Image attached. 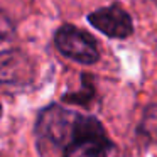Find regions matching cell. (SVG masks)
I'll use <instances>...</instances> for the list:
<instances>
[{
  "mask_svg": "<svg viewBox=\"0 0 157 157\" xmlns=\"http://www.w3.org/2000/svg\"><path fill=\"white\" fill-rule=\"evenodd\" d=\"M54 46L63 56L81 64H95L100 59L96 39L71 24H64L56 31Z\"/></svg>",
  "mask_w": 157,
  "mask_h": 157,
  "instance_id": "cell-2",
  "label": "cell"
},
{
  "mask_svg": "<svg viewBox=\"0 0 157 157\" xmlns=\"http://www.w3.org/2000/svg\"><path fill=\"white\" fill-rule=\"evenodd\" d=\"M83 88L78 93H68L63 96L64 101L69 103H78V105H88L90 100L95 96V86H93V79L90 75H83Z\"/></svg>",
  "mask_w": 157,
  "mask_h": 157,
  "instance_id": "cell-6",
  "label": "cell"
},
{
  "mask_svg": "<svg viewBox=\"0 0 157 157\" xmlns=\"http://www.w3.org/2000/svg\"><path fill=\"white\" fill-rule=\"evenodd\" d=\"M0 115H2V103H0Z\"/></svg>",
  "mask_w": 157,
  "mask_h": 157,
  "instance_id": "cell-7",
  "label": "cell"
},
{
  "mask_svg": "<svg viewBox=\"0 0 157 157\" xmlns=\"http://www.w3.org/2000/svg\"><path fill=\"white\" fill-rule=\"evenodd\" d=\"M112 147L101 123L95 117L79 113L75 137L64 147L63 157H106Z\"/></svg>",
  "mask_w": 157,
  "mask_h": 157,
  "instance_id": "cell-1",
  "label": "cell"
},
{
  "mask_svg": "<svg viewBox=\"0 0 157 157\" xmlns=\"http://www.w3.org/2000/svg\"><path fill=\"white\" fill-rule=\"evenodd\" d=\"M79 113L63 108L61 105H49L39 113L37 133L42 139L66 147L73 140Z\"/></svg>",
  "mask_w": 157,
  "mask_h": 157,
  "instance_id": "cell-3",
  "label": "cell"
},
{
  "mask_svg": "<svg viewBox=\"0 0 157 157\" xmlns=\"http://www.w3.org/2000/svg\"><path fill=\"white\" fill-rule=\"evenodd\" d=\"M15 36L17 34L12 19L4 10H0V66H5L15 59Z\"/></svg>",
  "mask_w": 157,
  "mask_h": 157,
  "instance_id": "cell-5",
  "label": "cell"
},
{
  "mask_svg": "<svg viewBox=\"0 0 157 157\" xmlns=\"http://www.w3.org/2000/svg\"><path fill=\"white\" fill-rule=\"evenodd\" d=\"M152 2H155V4H157V0H152Z\"/></svg>",
  "mask_w": 157,
  "mask_h": 157,
  "instance_id": "cell-8",
  "label": "cell"
},
{
  "mask_svg": "<svg viewBox=\"0 0 157 157\" xmlns=\"http://www.w3.org/2000/svg\"><path fill=\"white\" fill-rule=\"evenodd\" d=\"M88 22L112 39H127L133 32L132 17L118 4H112L91 12L88 15Z\"/></svg>",
  "mask_w": 157,
  "mask_h": 157,
  "instance_id": "cell-4",
  "label": "cell"
}]
</instances>
